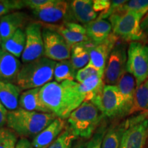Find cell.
<instances>
[{"mask_svg": "<svg viewBox=\"0 0 148 148\" xmlns=\"http://www.w3.org/2000/svg\"><path fill=\"white\" fill-rule=\"evenodd\" d=\"M107 130L108 129L106 123H101L96 130L95 134L92 135L87 143H86V148H101Z\"/></svg>", "mask_w": 148, "mask_h": 148, "instance_id": "4dcf8cb0", "label": "cell"}, {"mask_svg": "<svg viewBox=\"0 0 148 148\" xmlns=\"http://www.w3.org/2000/svg\"><path fill=\"white\" fill-rule=\"evenodd\" d=\"M70 21L79 22L84 25L95 21L97 13L92 7V1L90 0H75L69 3Z\"/></svg>", "mask_w": 148, "mask_h": 148, "instance_id": "2e32d148", "label": "cell"}, {"mask_svg": "<svg viewBox=\"0 0 148 148\" xmlns=\"http://www.w3.org/2000/svg\"><path fill=\"white\" fill-rule=\"evenodd\" d=\"M15 148H34L32 143H30L29 140L26 138H21L19 140H18Z\"/></svg>", "mask_w": 148, "mask_h": 148, "instance_id": "d590c367", "label": "cell"}, {"mask_svg": "<svg viewBox=\"0 0 148 148\" xmlns=\"http://www.w3.org/2000/svg\"><path fill=\"white\" fill-rule=\"evenodd\" d=\"M133 11L137 12L144 17L148 12V0H132L127 1L119 8L117 12ZM116 12V13H117Z\"/></svg>", "mask_w": 148, "mask_h": 148, "instance_id": "83f0119b", "label": "cell"}, {"mask_svg": "<svg viewBox=\"0 0 148 148\" xmlns=\"http://www.w3.org/2000/svg\"><path fill=\"white\" fill-rule=\"evenodd\" d=\"M71 148H86V143L83 140H76L73 142Z\"/></svg>", "mask_w": 148, "mask_h": 148, "instance_id": "f35d334b", "label": "cell"}, {"mask_svg": "<svg viewBox=\"0 0 148 148\" xmlns=\"http://www.w3.org/2000/svg\"><path fill=\"white\" fill-rule=\"evenodd\" d=\"M53 0H24L25 6L32 9V10H40L51 4Z\"/></svg>", "mask_w": 148, "mask_h": 148, "instance_id": "836d02e7", "label": "cell"}, {"mask_svg": "<svg viewBox=\"0 0 148 148\" xmlns=\"http://www.w3.org/2000/svg\"><path fill=\"white\" fill-rule=\"evenodd\" d=\"M127 51L124 44L117 42L107 61L103 80L107 85L116 86L126 71Z\"/></svg>", "mask_w": 148, "mask_h": 148, "instance_id": "ba28073f", "label": "cell"}, {"mask_svg": "<svg viewBox=\"0 0 148 148\" xmlns=\"http://www.w3.org/2000/svg\"></svg>", "mask_w": 148, "mask_h": 148, "instance_id": "7bdbcfd3", "label": "cell"}, {"mask_svg": "<svg viewBox=\"0 0 148 148\" xmlns=\"http://www.w3.org/2000/svg\"><path fill=\"white\" fill-rule=\"evenodd\" d=\"M21 66V62L16 57L0 49V81L13 84L16 82Z\"/></svg>", "mask_w": 148, "mask_h": 148, "instance_id": "e0dca14e", "label": "cell"}, {"mask_svg": "<svg viewBox=\"0 0 148 148\" xmlns=\"http://www.w3.org/2000/svg\"><path fill=\"white\" fill-rule=\"evenodd\" d=\"M147 148H148V147H147Z\"/></svg>", "mask_w": 148, "mask_h": 148, "instance_id": "b9f144b4", "label": "cell"}, {"mask_svg": "<svg viewBox=\"0 0 148 148\" xmlns=\"http://www.w3.org/2000/svg\"><path fill=\"white\" fill-rule=\"evenodd\" d=\"M56 61L43 56L21 66L16 79V85L21 90L40 88L53 78Z\"/></svg>", "mask_w": 148, "mask_h": 148, "instance_id": "3957f363", "label": "cell"}, {"mask_svg": "<svg viewBox=\"0 0 148 148\" xmlns=\"http://www.w3.org/2000/svg\"><path fill=\"white\" fill-rule=\"evenodd\" d=\"M26 18L23 12H10L0 18V36L1 42L12 36L23 25Z\"/></svg>", "mask_w": 148, "mask_h": 148, "instance_id": "ac0fdd59", "label": "cell"}, {"mask_svg": "<svg viewBox=\"0 0 148 148\" xmlns=\"http://www.w3.org/2000/svg\"><path fill=\"white\" fill-rule=\"evenodd\" d=\"M40 88H36L22 92L18 101L19 108L28 111L50 113L41 101L40 98Z\"/></svg>", "mask_w": 148, "mask_h": 148, "instance_id": "7402d4cb", "label": "cell"}, {"mask_svg": "<svg viewBox=\"0 0 148 148\" xmlns=\"http://www.w3.org/2000/svg\"><path fill=\"white\" fill-rule=\"evenodd\" d=\"M143 16L133 11L117 12L109 17L112 33L125 41H145V34L141 28Z\"/></svg>", "mask_w": 148, "mask_h": 148, "instance_id": "5b68a950", "label": "cell"}, {"mask_svg": "<svg viewBox=\"0 0 148 148\" xmlns=\"http://www.w3.org/2000/svg\"><path fill=\"white\" fill-rule=\"evenodd\" d=\"M99 75L101 77H104V74L101 73L99 70L96 69L95 66H93L92 64L88 63L87 65L85 66L84 68L78 70L77 71L75 79L76 82L79 84H81L84 81L88 79V77L92 76V75Z\"/></svg>", "mask_w": 148, "mask_h": 148, "instance_id": "1f68e13d", "label": "cell"}, {"mask_svg": "<svg viewBox=\"0 0 148 148\" xmlns=\"http://www.w3.org/2000/svg\"><path fill=\"white\" fill-rule=\"evenodd\" d=\"M1 36H0V49H1Z\"/></svg>", "mask_w": 148, "mask_h": 148, "instance_id": "60d3db41", "label": "cell"}, {"mask_svg": "<svg viewBox=\"0 0 148 148\" xmlns=\"http://www.w3.org/2000/svg\"><path fill=\"white\" fill-rule=\"evenodd\" d=\"M0 110H3V111H8V110H6V109L4 108V106H3L2 103H1V101H0Z\"/></svg>", "mask_w": 148, "mask_h": 148, "instance_id": "ab89813d", "label": "cell"}, {"mask_svg": "<svg viewBox=\"0 0 148 148\" xmlns=\"http://www.w3.org/2000/svg\"><path fill=\"white\" fill-rule=\"evenodd\" d=\"M148 112L127 119L120 148H144L148 141Z\"/></svg>", "mask_w": 148, "mask_h": 148, "instance_id": "52a82bcc", "label": "cell"}, {"mask_svg": "<svg viewBox=\"0 0 148 148\" xmlns=\"http://www.w3.org/2000/svg\"><path fill=\"white\" fill-rule=\"evenodd\" d=\"M42 25L34 22L27 25L25 29V49L21 56L22 62H32L44 56V43L42 34Z\"/></svg>", "mask_w": 148, "mask_h": 148, "instance_id": "30bf717a", "label": "cell"}, {"mask_svg": "<svg viewBox=\"0 0 148 148\" xmlns=\"http://www.w3.org/2000/svg\"><path fill=\"white\" fill-rule=\"evenodd\" d=\"M7 114H8V111L0 110V128L3 127V125L6 123Z\"/></svg>", "mask_w": 148, "mask_h": 148, "instance_id": "74e56055", "label": "cell"}, {"mask_svg": "<svg viewBox=\"0 0 148 148\" xmlns=\"http://www.w3.org/2000/svg\"><path fill=\"white\" fill-rule=\"evenodd\" d=\"M16 132L9 127L0 128V148H15L17 143Z\"/></svg>", "mask_w": 148, "mask_h": 148, "instance_id": "f1b7e54d", "label": "cell"}, {"mask_svg": "<svg viewBox=\"0 0 148 148\" xmlns=\"http://www.w3.org/2000/svg\"><path fill=\"white\" fill-rule=\"evenodd\" d=\"M45 27L60 34L71 47L81 42L90 41L84 25L75 22L66 21L61 25L45 24Z\"/></svg>", "mask_w": 148, "mask_h": 148, "instance_id": "5bb4252c", "label": "cell"}, {"mask_svg": "<svg viewBox=\"0 0 148 148\" xmlns=\"http://www.w3.org/2000/svg\"><path fill=\"white\" fill-rule=\"evenodd\" d=\"M99 109L104 116L115 118L125 115L124 101L116 86L106 85L101 94Z\"/></svg>", "mask_w": 148, "mask_h": 148, "instance_id": "8fae6325", "label": "cell"}, {"mask_svg": "<svg viewBox=\"0 0 148 148\" xmlns=\"http://www.w3.org/2000/svg\"><path fill=\"white\" fill-rule=\"evenodd\" d=\"M126 71L136 81V88L148 79V46L132 42L127 49Z\"/></svg>", "mask_w": 148, "mask_h": 148, "instance_id": "8992f818", "label": "cell"}, {"mask_svg": "<svg viewBox=\"0 0 148 148\" xmlns=\"http://www.w3.org/2000/svg\"><path fill=\"white\" fill-rule=\"evenodd\" d=\"M71 60H65L56 62L53 72L55 82L61 83L64 81H74L77 73Z\"/></svg>", "mask_w": 148, "mask_h": 148, "instance_id": "484cf974", "label": "cell"}, {"mask_svg": "<svg viewBox=\"0 0 148 148\" xmlns=\"http://www.w3.org/2000/svg\"><path fill=\"white\" fill-rule=\"evenodd\" d=\"M121 92L124 101L125 115L131 114L134 105L136 84L134 77L127 72L123 74L116 85Z\"/></svg>", "mask_w": 148, "mask_h": 148, "instance_id": "d6986e66", "label": "cell"}, {"mask_svg": "<svg viewBox=\"0 0 148 148\" xmlns=\"http://www.w3.org/2000/svg\"><path fill=\"white\" fill-rule=\"evenodd\" d=\"M111 4V1L108 0H95L92 1V7L95 12L101 13L106 12L110 8Z\"/></svg>", "mask_w": 148, "mask_h": 148, "instance_id": "e575fe53", "label": "cell"}, {"mask_svg": "<svg viewBox=\"0 0 148 148\" xmlns=\"http://www.w3.org/2000/svg\"><path fill=\"white\" fill-rule=\"evenodd\" d=\"M119 38V37L112 32L108 38L101 43L95 44L90 41L89 44V64L104 74L109 56Z\"/></svg>", "mask_w": 148, "mask_h": 148, "instance_id": "7c38bea8", "label": "cell"}, {"mask_svg": "<svg viewBox=\"0 0 148 148\" xmlns=\"http://www.w3.org/2000/svg\"><path fill=\"white\" fill-rule=\"evenodd\" d=\"M40 98L50 113L62 119H68L85 101L79 84L75 81L47 83L40 87Z\"/></svg>", "mask_w": 148, "mask_h": 148, "instance_id": "6da1fadb", "label": "cell"}, {"mask_svg": "<svg viewBox=\"0 0 148 148\" xmlns=\"http://www.w3.org/2000/svg\"><path fill=\"white\" fill-rule=\"evenodd\" d=\"M25 6L23 1L0 0V16L6 15L12 11L18 10Z\"/></svg>", "mask_w": 148, "mask_h": 148, "instance_id": "f546056e", "label": "cell"}, {"mask_svg": "<svg viewBox=\"0 0 148 148\" xmlns=\"http://www.w3.org/2000/svg\"><path fill=\"white\" fill-rule=\"evenodd\" d=\"M140 25H141V28L143 29L145 36H148V12L144 16L143 19H142Z\"/></svg>", "mask_w": 148, "mask_h": 148, "instance_id": "8d00e7d4", "label": "cell"}, {"mask_svg": "<svg viewBox=\"0 0 148 148\" xmlns=\"http://www.w3.org/2000/svg\"><path fill=\"white\" fill-rule=\"evenodd\" d=\"M44 43V56L53 61L69 60L71 47L55 31L44 27L42 31Z\"/></svg>", "mask_w": 148, "mask_h": 148, "instance_id": "9c48e42d", "label": "cell"}, {"mask_svg": "<svg viewBox=\"0 0 148 148\" xmlns=\"http://www.w3.org/2000/svg\"><path fill=\"white\" fill-rule=\"evenodd\" d=\"M69 3L62 0H53L51 4L40 10H32L33 14L40 21L45 24H53L69 17Z\"/></svg>", "mask_w": 148, "mask_h": 148, "instance_id": "4fadbf2b", "label": "cell"}, {"mask_svg": "<svg viewBox=\"0 0 148 148\" xmlns=\"http://www.w3.org/2000/svg\"><path fill=\"white\" fill-rule=\"evenodd\" d=\"M21 90L17 85L13 83L0 81V101L7 110H15L19 108Z\"/></svg>", "mask_w": 148, "mask_h": 148, "instance_id": "44dd1931", "label": "cell"}, {"mask_svg": "<svg viewBox=\"0 0 148 148\" xmlns=\"http://www.w3.org/2000/svg\"><path fill=\"white\" fill-rule=\"evenodd\" d=\"M90 42H81L71 47L70 60L76 71L82 69L89 63Z\"/></svg>", "mask_w": 148, "mask_h": 148, "instance_id": "d4e9b609", "label": "cell"}, {"mask_svg": "<svg viewBox=\"0 0 148 148\" xmlns=\"http://www.w3.org/2000/svg\"><path fill=\"white\" fill-rule=\"evenodd\" d=\"M148 112V79L136 88L131 113Z\"/></svg>", "mask_w": 148, "mask_h": 148, "instance_id": "4316f807", "label": "cell"}, {"mask_svg": "<svg viewBox=\"0 0 148 148\" xmlns=\"http://www.w3.org/2000/svg\"><path fill=\"white\" fill-rule=\"evenodd\" d=\"M56 118L53 113L28 111L18 108L8 111L6 124L21 136L35 137Z\"/></svg>", "mask_w": 148, "mask_h": 148, "instance_id": "7a4b0ae2", "label": "cell"}, {"mask_svg": "<svg viewBox=\"0 0 148 148\" xmlns=\"http://www.w3.org/2000/svg\"><path fill=\"white\" fill-rule=\"evenodd\" d=\"M84 26L90 40L95 44L103 42L112 34V25L106 19L97 18Z\"/></svg>", "mask_w": 148, "mask_h": 148, "instance_id": "ffe728a7", "label": "cell"}, {"mask_svg": "<svg viewBox=\"0 0 148 148\" xmlns=\"http://www.w3.org/2000/svg\"><path fill=\"white\" fill-rule=\"evenodd\" d=\"M127 124L128 120L127 119L121 123L111 125L104 135L101 148H120L122 136Z\"/></svg>", "mask_w": 148, "mask_h": 148, "instance_id": "603a6c76", "label": "cell"}, {"mask_svg": "<svg viewBox=\"0 0 148 148\" xmlns=\"http://www.w3.org/2000/svg\"><path fill=\"white\" fill-rule=\"evenodd\" d=\"M127 1L125 0H115V1H111V4L110 8L107 10L106 12L100 13L97 18L99 19H106L107 18H109L112 14H115L117 12L118 10L122 5L124 4Z\"/></svg>", "mask_w": 148, "mask_h": 148, "instance_id": "d6a6232c", "label": "cell"}, {"mask_svg": "<svg viewBox=\"0 0 148 148\" xmlns=\"http://www.w3.org/2000/svg\"><path fill=\"white\" fill-rule=\"evenodd\" d=\"M65 127L64 119L57 117L35 136L32 142V146L34 148H47L64 132Z\"/></svg>", "mask_w": 148, "mask_h": 148, "instance_id": "9a60e30c", "label": "cell"}, {"mask_svg": "<svg viewBox=\"0 0 148 148\" xmlns=\"http://www.w3.org/2000/svg\"><path fill=\"white\" fill-rule=\"evenodd\" d=\"M104 115L90 101H84L68 118L69 128L77 138L88 139L95 134Z\"/></svg>", "mask_w": 148, "mask_h": 148, "instance_id": "277c9868", "label": "cell"}, {"mask_svg": "<svg viewBox=\"0 0 148 148\" xmlns=\"http://www.w3.org/2000/svg\"><path fill=\"white\" fill-rule=\"evenodd\" d=\"M25 32L20 28L8 39L1 42V49L11 53L17 58H20L25 49Z\"/></svg>", "mask_w": 148, "mask_h": 148, "instance_id": "cb8c5ba5", "label": "cell"}]
</instances>
